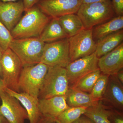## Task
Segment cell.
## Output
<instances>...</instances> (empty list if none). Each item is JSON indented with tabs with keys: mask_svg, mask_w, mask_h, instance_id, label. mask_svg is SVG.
Listing matches in <instances>:
<instances>
[{
	"mask_svg": "<svg viewBox=\"0 0 123 123\" xmlns=\"http://www.w3.org/2000/svg\"><path fill=\"white\" fill-rule=\"evenodd\" d=\"M123 15L117 16L92 28L93 38L94 41H98L109 35L123 30Z\"/></svg>",
	"mask_w": 123,
	"mask_h": 123,
	"instance_id": "ac0fdd59",
	"label": "cell"
},
{
	"mask_svg": "<svg viewBox=\"0 0 123 123\" xmlns=\"http://www.w3.org/2000/svg\"><path fill=\"white\" fill-rule=\"evenodd\" d=\"M4 50L0 46V77L2 78V70H1V58L3 53L4 51Z\"/></svg>",
	"mask_w": 123,
	"mask_h": 123,
	"instance_id": "836d02e7",
	"label": "cell"
},
{
	"mask_svg": "<svg viewBox=\"0 0 123 123\" xmlns=\"http://www.w3.org/2000/svg\"><path fill=\"white\" fill-rule=\"evenodd\" d=\"M101 74V71L98 69L83 77L73 87L90 93Z\"/></svg>",
	"mask_w": 123,
	"mask_h": 123,
	"instance_id": "cb8c5ba5",
	"label": "cell"
},
{
	"mask_svg": "<svg viewBox=\"0 0 123 123\" xmlns=\"http://www.w3.org/2000/svg\"><path fill=\"white\" fill-rule=\"evenodd\" d=\"M110 108L100 100L95 105L88 107L84 115L95 123H111L108 119Z\"/></svg>",
	"mask_w": 123,
	"mask_h": 123,
	"instance_id": "7402d4cb",
	"label": "cell"
},
{
	"mask_svg": "<svg viewBox=\"0 0 123 123\" xmlns=\"http://www.w3.org/2000/svg\"><path fill=\"white\" fill-rule=\"evenodd\" d=\"M108 119L111 123H123V111L110 108Z\"/></svg>",
	"mask_w": 123,
	"mask_h": 123,
	"instance_id": "4316f807",
	"label": "cell"
},
{
	"mask_svg": "<svg viewBox=\"0 0 123 123\" xmlns=\"http://www.w3.org/2000/svg\"><path fill=\"white\" fill-rule=\"evenodd\" d=\"M77 14L85 29H91L111 20L116 15L111 0L82 4Z\"/></svg>",
	"mask_w": 123,
	"mask_h": 123,
	"instance_id": "7a4b0ae2",
	"label": "cell"
},
{
	"mask_svg": "<svg viewBox=\"0 0 123 123\" xmlns=\"http://www.w3.org/2000/svg\"><path fill=\"white\" fill-rule=\"evenodd\" d=\"M6 88L2 78L0 77V93Z\"/></svg>",
	"mask_w": 123,
	"mask_h": 123,
	"instance_id": "e575fe53",
	"label": "cell"
},
{
	"mask_svg": "<svg viewBox=\"0 0 123 123\" xmlns=\"http://www.w3.org/2000/svg\"><path fill=\"white\" fill-rule=\"evenodd\" d=\"M57 19L68 38L85 29L81 19L77 14H67Z\"/></svg>",
	"mask_w": 123,
	"mask_h": 123,
	"instance_id": "44dd1931",
	"label": "cell"
},
{
	"mask_svg": "<svg viewBox=\"0 0 123 123\" xmlns=\"http://www.w3.org/2000/svg\"><path fill=\"white\" fill-rule=\"evenodd\" d=\"M24 4V11L26 12L38 3L39 0H22Z\"/></svg>",
	"mask_w": 123,
	"mask_h": 123,
	"instance_id": "f1b7e54d",
	"label": "cell"
},
{
	"mask_svg": "<svg viewBox=\"0 0 123 123\" xmlns=\"http://www.w3.org/2000/svg\"><path fill=\"white\" fill-rule=\"evenodd\" d=\"M39 37L44 43L68 38L57 18H52L49 22Z\"/></svg>",
	"mask_w": 123,
	"mask_h": 123,
	"instance_id": "ffe728a7",
	"label": "cell"
},
{
	"mask_svg": "<svg viewBox=\"0 0 123 123\" xmlns=\"http://www.w3.org/2000/svg\"><path fill=\"white\" fill-rule=\"evenodd\" d=\"M0 110L9 123H24L28 119L26 110L17 99L3 91L0 93Z\"/></svg>",
	"mask_w": 123,
	"mask_h": 123,
	"instance_id": "8fae6325",
	"label": "cell"
},
{
	"mask_svg": "<svg viewBox=\"0 0 123 123\" xmlns=\"http://www.w3.org/2000/svg\"><path fill=\"white\" fill-rule=\"evenodd\" d=\"M101 100L108 107L123 111V84L116 74L109 76L107 86Z\"/></svg>",
	"mask_w": 123,
	"mask_h": 123,
	"instance_id": "7c38bea8",
	"label": "cell"
},
{
	"mask_svg": "<svg viewBox=\"0 0 123 123\" xmlns=\"http://www.w3.org/2000/svg\"><path fill=\"white\" fill-rule=\"evenodd\" d=\"M82 4V0H39L36 5L49 17L58 18L77 14Z\"/></svg>",
	"mask_w": 123,
	"mask_h": 123,
	"instance_id": "30bf717a",
	"label": "cell"
},
{
	"mask_svg": "<svg viewBox=\"0 0 123 123\" xmlns=\"http://www.w3.org/2000/svg\"><path fill=\"white\" fill-rule=\"evenodd\" d=\"M66 96V103L69 107H88L95 105L99 101L94 99L90 93L74 87H69Z\"/></svg>",
	"mask_w": 123,
	"mask_h": 123,
	"instance_id": "e0dca14e",
	"label": "cell"
},
{
	"mask_svg": "<svg viewBox=\"0 0 123 123\" xmlns=\"http://www.w3.org/2000/svg\"><path fill=\"white\" fill-rule=\"evenodd\" d=\"M25 13L10 31L13 39L39 37L50 22V17L36 5Z\"/></svg>",
	"mask_w": 123,
	"mask_h": 123,
	"instance_id": "6da1fadb",
	"label": "cell"
},
{
	"mask_svg": "<svg viewBox=\"0 0 123 123\" xmlns=\"http://www.w3.org/2000/svg\"><path fill=\"white\" fill-rule=\"evenodd\" d=\"M98 66L101 73L116 75L123 68V43L98 58Z\"/></svg>",
	"mask_w": 123,
	"mask_h": 123,
	"instance_id": "5bb4252c",
	"label": "cell"
},
{
	"mask_svg": "<svg viewBox=\"0 0 123 123\" xmlns=\"http://www.w3.org/2000/svg\"><path fill=\"white\" fill-rule=\"evenodd\" d=\"M37 123H59L56 118L42 115Z\"/></svg>",
	"mask_w": 123,
	"mask_h": 123,
	"instance_id": "f546056e",
	"label": "cell"
},
{
	"mask_svg": "<svg viewBox=\"0 0 123 123\" xmlns=\"http://www.w3.org/2000/svg\"><path fill=\"white\" fill-rule=\"evenodd\" d=\"M13 39L10 31L0 21V46L5 50Z\"/></svg>",
	"mask_w": 123,
	"mask_h": 123,
	"instance_id": "484cf974",
	"label": "cell"
},
{
	"mask_svg": "<svg viewBox=\"0 0 123 123\" xmlns=\"http://www.w3.org/2000/svg\"><path fill=\"white\" fill-rule=\"evenodd\" d=\"M49 67L41 62L23 67L19 80L20 91L38 98Z\"/></svg>",
	"mask_w": 123,
	"mask_h": 123,
	"instance_id": "5b68a950",
	"label": "cell"
},
{
	"mask_svg": "<svg viewBox=\"0 0 123 123\" xmlns=\"http://www.w3.org/2000/svg\"><path fill=\"white\" fill-rule=\"evenodd\" d=\"M111 0H82V4H88L93 2L109 1Z\"/></svg>",
	"mask_w": 123,
	"mask_h": 123,
	"instance_id": "1f68e13d",
	"label": "cell"
},
{
	"mask_svg": "<svg viewBox=\"0 0 123 123\" xmlns=\"http://www.w3.org/2000/svg\"><path fill=\"white\" fill-rule=\"evenodd\" d=\"M88 108L69 107L57 117L56 119L59 123H72L84 115Z\"/></svg>",
	"mask_w": 123,
	"mask_h": 123,
	"instance_id": "603a6c76",
	"label": "cell"
},
{
	"mask_svg": "<svg viewBox=\"0 0 123 123\" xmlns=\"http://www.w3.org/2000/svg\"><path fill=\"white\" fill-rule=\"evenodd\" d=\"M72 123H95L92 120L85 115H82L79 118Z\"/></svg>",
	"mask_w": 123,
	"mask_h": 123,
	"instance_id": "4dcf8cb0",
	"label": "cell"
},
{
	"mask_svg": "<svg viewBox=\"0 0 123 123\" xmlns=\"http://www.w3.org/2000/svg\"><path fill=\"white\" fill-rule=\"evenodd\" d=\"M117 77L120 82L123 84V69L120 70L116 74Z\"/></svg>",
	"mask_w": 123,
	"mask_h": 123,
	"instance_id": "d6a6232c",
	"label": "cell"
},
{
	"mask_svg": "<svg viewBox=\"0 0 123 123\" xmlns=\"http://www.w3.org/2000/svg\"><path fill=\"white\" fill-rule=\"evenodd\" d=\"M44 44L39 37L13 39L8 48L17 55L24 67L40 62Z\"/></svg>",
	"mask_w": 123,
	"mask_h": 123,
	"instance_id": "3957f363",
	"label": "cell"
},
{
	"mask_svg": "<svg viewBox=\"0 0 123 123\" xmlns=\"http://www.w3.org/2000/svg\"><path fill=\"white\" fill-rule=\"evenodd\" d=\"M5 91L20 102L26 110L29 123H37L42 114L40 111L38 98L24 92H15L6 88Z\"/></svg>",
	"mask_w": 123,
	"mask_h": 123,
	"instance_id": "9a60e30c",
	"label": "cell"
},
{
	"mask_svg": "<svg viewBox=\"0 0 123 123\" xmlns=\"http://www.w3.org/2000/svg\"><path fill=\"white\" fill-rule=\"evenodd\" d=\"M3 2H9V1H16L21 0H0Z\"/></svg>",
	"mask_w": 123,
	"mask_h": 123,
	"instance_id": "8d00e7d4",
	"label": "cell"
},
{
	"mask_svg": "<svg viewBox=\"0 0 123 123\" xmlns=\"http://www.w3.org/2000/svg\"><path fill=\"white\" fill-rule=\"evenodd\" d=\"M70 62L68 38L45 43L40 62L65 68Z\"/></svg>",
	"mask_w": 123,
	"mask_h": 123,
	"instance_id": "52a82bcc",
	"label": "cell"
},
{
	"mask_svg": "<svg viewBox=\"0 0 123 123\" xmlns=\"http://www.w3.org/2000/svg\"><path fill=\"white\" fill-rule=\"evenodd\" d=\"M1 64L2 79L6 88L21 92L19 80L23 66L19 58L9 48L3 53Z\"/></svg>",
	"mask_w": 123,
	"mask_h": 123,
	"instance_id": "8992f818",
	"label": "cell"
},
{
	"mask_svg": "<svg viewBox=\"0 0 123 123\" xmlns=\"http://www.w3.org/2000/svg\"><path fill=\"white\" fill-rule=\"evenodd\" d=\"M69 86L65 68L49 66L40 91L38 99L66 96Z\"/></svg>",
	"mask_w": 123,
	"mask_h": 123,
	"instance_id": "277c9868",
	"label": "cell"
},
{
	"mask_svg": "<svg viewBox=\"0 0 123 123\" xmlns=\"http://www.w3.org/2000/svg\"><path fill=\"white\" fill-rule=\"evenodd\" d=\"M0 123H9L0 110Z\"/></svg>",
	"mask_w": 123,
	"mask_h": 123,
	"instance_id": "d590c367",
	"label": "cell"
},
{
	"mask_svg": "<svg viewBox=\"0 0 123 123\" xmlns=\"http://www.w3.org/2000/svg\"><path fill=\"white\" fill-rule=\"evenodd\" d=\"M38 105L41 114L55 118L69 107L66 103V96L39 99Z\"/></svg>",
	"mask_w": 123,
	"mask_h": 123,
	"instance_id": "2e32d148",
	"label": "cell"
},
{
	"mask_svg": "<svg viewBox=\"0 0 123 123\" xmlns=\"http://www.w3.org/2000/svg\"><path fill=\"white\" fill-rule=\"evenodd\" d=\"M123 30L118 31L97 41L95 52L99 58L116 48L123 43Z\"/></svg>",
	"mask_w": 123,
	"mask_h": 123,
	"instance_id": "d6986e66",
	"label": "cell"
},
{
	"mask_svg": "<svg viewBox=\"0 0 123 123\" xmlns=\"http://www.w3.org/2000/svg\"><path fill=\"white\" fill-rule=\"evenodd\" d=\"M109 76L108 75L101 73L90 93L94 99L101 100L107 86Z\"/></svg>",
	"mask_w": 123,
	"mask_h": 123,
	"instance_id": "d4e9b609",
	"label": "cell"
},
{
	"mask_svg": "<svg viewBox=\"0 0 123 123\" xmlns=\"http://www.w3.org/2000/svg\"><path fill=\"white\" fill-rule=\"evenodd\" d=\"M98 57L95 52L92 54L71 62L65 68L69 87L75 85L88 74L98 68Z\"/></svg>",
	"mask_w": 123,
	"mask_h": 123,
	"instance_id": "9c48e42d",
	"label": "cell"
},
{
	"mask_svg": "<svg viewBox=\"0 0 123 123\" xmlns=\"http://www.w3.org/2000/svg\"><path fill=\"white\" fill-rule=\"evenodd\" d=\"M24 11L22 0L9 2L0 0V21L10 31L17 24Z\"/></svg>",
	"mask_w": 123,
	"mask_h": 123,
	"instance_id": "4fadbf2b",
	"label": "cell"
},
{
	"mask_svg": "<svg viewBox=\"0 0 123 123\" xmlns=\"http://www.w3.org/2000/svg\"><path fill=\"white\" fill-rule=\"evenodd\" d=\"M71 62L91 55L96 51L97 44L92 34V29H85L68 38Z\"/></svg>",
	"mask_w": 123,
	"mask_h": 123,
	"instance_id": "ba28073f",
	"label": "cell"
},
{
	"mask_svg": "<svg viewBox=\"0 0 123 123\" xmlns=\"http://www.w3.org/2000/svg\"><path fill=\"white\" fill-rule=\"evenodd\" d=\"M111 1L116 15H123V0H111Z\"/></svg>",
	"mask_w": 123,
	"mask_h": 123,
	"instance_id": "83f0119b",
	"label": "cell"
}]
</instances>
